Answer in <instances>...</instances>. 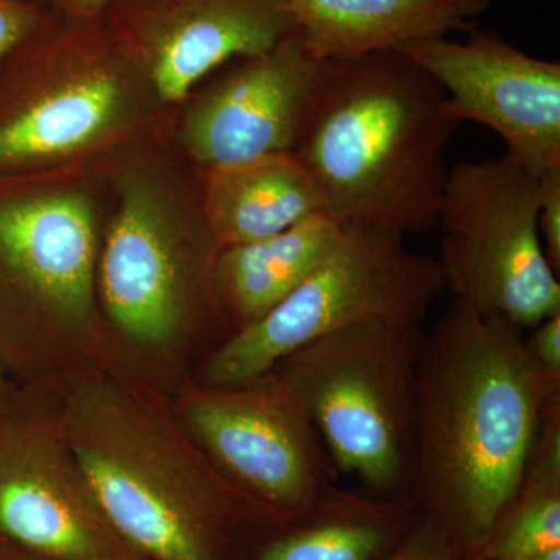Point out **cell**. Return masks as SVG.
I'll list each match as a JSON object with an SVG mask.
<instances>
[{"label":"cell","instance_id":"obj_1","mask_svg":"<svg viewBox=\"0 0 560 560\" xmlns=\"http://www.w3.org/2000/svg\"><path fill=\"white\" fill-rule=\"evenodd\" d=\"M523 337L458 300L423 337L410 499L453 558L455 548L481 555L560 397V375L534 363Z\"/></svg>","mask_w":560,"mask_h":560},{"label":"cell","instance_id":"obj_2","mask_svg":"<svg viewBox=\"0 0 560 560\" xmlns=\"http://www.w3.org/2000/svg\"><path fill=\"white\" fill-rule=\"evenodd\" d=\"M440 84L401 50L324 62L291 153L341 224L422 234L436 228L458 128Z\"/></svg>","mask_w":560,"mask_h":560},{"label":"cell","instance_id":"obj_3","mask_svg":"<svg viewBox=\"0 0 560 560\" xmlns=\"http://www.w3.org/2000/svg\"><path fill=\"white\" fill-rule=\"evenodd\" d=\"M420 324L371 320L294 350L270 371L304 411L338 471L408 495L415 471Z\"/></svg>","mask_w":560,"mask_h":560},{"label":"cell","instance_id":"obj_4","mask_svg":"<svg viewBox=\"0 0 560 560\" xmlns=\"http://www.w3.org/2000/svg\"><path fill=\"white\" fill-rule=\"evenodd\" d=\"M342 226L340 242L298 289L213 350L209 386L256 381L302 346L359 324L422 323L445 291L436 259L416 254L397 232Z\"/></svg>","mask_w":560,"mask_h":560},{"label":"cell","instance_id":"obj_5","mask_svg":"<svg viewBox=\"0 0 560 560\" xmlns=\"http://www.w3.org/2000/svg\"><path fill=\"white\" fill-rule=\"evenodd\" d=\"M539 176L504 153L447 173L436 228L445 291L528 331L560 313V283L541 246Z\"/></svg>","mask_w":560,"mask_h":560},{"label":"cell","instance_id":"obj_6","mask_svg":"<svg viewBox=\"0 0 560 560\" xmlns=\"http://www.w3.org/2000/svg\"><path fill=\"white\" fill-rule=\"evenodd\" d=\"M187 418L224 477L280 511L311 506L335 489L338 469L318 431L270 372L198 390Z\"/></svg>","mask_w":560,"mask_h":560},{"label":"cell","instance_id":"obj_7","mask_svg":"<svg viewBox=\"0 0 560 560\" xmlns=\"http://www.w3.org/2000/svg\"><path fill=\"white\" fill-rule=\"evenodd\" d=\"M436 81L455 120L495 132L536 176L560 168V65L533 57L499 33L415 40L400 49Z\"/></svg>","mask_w":560,"mask_h":560},{"label":"cell","instance_id":"obj_8","mask_svg":"<svg viewBox=\"0 0 560 560\" xmlns=\"http://www.w3.org/2000/svg\"><path fill=\"white\" fill-rule=\"evenodd\" d=\"M102 21L165 101L294 32L287 0H109Z\"/></svg>","mask_w":560,"mask_h":560},{"label":"cell","instance_id":"obj_9","mask_svg":"<svg viewBox=\"0 0 560 560\" xmlns=\"http://www.w3.org/2000/svg\"><path fill=\"white\" fill-rule=\"evenodd\" d=\"M84 411L73 463L113 529L160 560H215L212 511L230 499V490L179 485L164 464L136 448L113 418Z\"/></svg>","mask_w":560,"mask_h":560},{"label":"cell","instance_id":"obj_10","mask_svg":"<svg viewBox=\"0 0 560 560\" xmlns=\"http://www.w3.org/2000/svg\"><path fill=\"white\" fill-rule=\"evenodd\" d=\"M191 106L187 149L209 168L291 153L323 75L296 33L253 57L230 61Z\"/></svg>","mask_w":560,"mask_h":560},{"label":"cell","instance_id":"obj_11","mask_svg":"<svg viewBox=\"0 0 560 560\" xmlns=\"http://www.w3.org/2000/svg\"><path fill=\"white\" fill-rule=\"evenodd\" d=\"M65 18L61 84L0 119V168L83 149L119 116L124 105L121 73L132 61L103 22Z\"/></svg>","mask_w":560,"mask_h":560},{"label":"cell","instance_id":"obj_12","mask_svg":"<svg viewBox=\"0 0 560 560\" xmlns=\"http://www.w3.org/2000/svg\"><path fill=\"white\" fill-rule=\"evenodd\" d=\"M0 533L55 559L121 560L119 534L79 467L33 434L0 445Z\"/></svg>","mask_w":560,"mask_h":560},{"label":"cell","instance_id":"obj_13","mask_svg":"<svg viewBox=\"0 0 560 560\" xmlns=\"http://www.w3.org/2000/svg\"><path fill=\"white\" fill-rule=\"evenodd\" d=\"M109 315L143 342L171 340L184 318V279L167 221L149 187L132 180L110 228L102 264Z\"/></svg>","mask_w":560,"mask_h":560},{"label":"cell","instance_id":"obj_14","mask_svg":"<svg viewBox=\"0 0 560 560\" xmlns=\"http://www.w3.org/2000/svg\"><path fill=\"white\" fill-rule=\"evenodd\" d=\"M94 259V217L83 197L0 202V264L68 319L90 315Z\"/></svg>","mask_w":560,"mask_h":560},{"label":"cell","instance_id":"obj_15","mask_svg":"<svg viewBox=\"0 0 560 560\" xmlns=\"http://www.w3.org/2000/svg\"><path fill=\"white\" fill-rule=\"evenodd\" d=\"M294 33L318 61H348L467 32L492 0H287Z\"/></svg>","mask_w":560,"mask_h":560},{"label":"cell","instance_id":"obj_16","mask_svg":"<svg viewBox=\"0 0 560 560\" xmlns=\"http://www.w3.org/2000/svg\"><path fill=\"white\" fill-rule=\"evenodd\" d=\"M319 212L323 197L293 153L209 168L202 215L219 248L271 237Z\"/></svg>","mask_w":560,"mask_h":560},{"label":"cell","instance_id":"obj_17","mask_svg":"<svg viewBox=\"0 0 560 560\" xmlns=\"http://www.w3.org/2000/svg\"><path fill=\"white\" fill-rule=\"evenodd\" d=\"M345 226L329 213H313L289 230L220 248L212 282L221 304L245 329L301 285L340 242Z\"/></svg>","mask_w":560,"mask_h":560},{"label":"cell","instance_id":"obj_18","mask_svg":"<svg viewBox=\"0 0 560 560\" xmlns=\"http://www.w3.org/2000/svg\"><path fill=\"white\" fill-rule=\"evenodd\" d=\"M416 510L411 499L371 500L335 488L298 510L301 525L265 545L259 560H388L415 529L408 526Z\"/></svg>","mask_w":560,"mask_h":560},{"label":"cell","instance_id":"obj_19","mask_svg":"<svg viewBox=\"0 0 560 560\" xmlns=\"http://www.w3.org/2000/svg\"><path fill=\"white\" fill-rule=\"evenodd\" d=\"M560 547V397L545 412L510 506L477 559L517 560Z\"/></svg>","mask_w":560,"mask_h":560},{"label":"cell","instance_id":"obj_20","mask_svg":"<svg viewBox=\"0 0 560 560\" xmlns=\"http://www.w3.org/2000/svg\"><path fill=\"white\" fill-rule=\"evenodd\" d=\"M537 228L545 256L552 270L560 272V168L539 176Z\"/></svg>","mask_w":560,"mask_h":560},{"label":"cell","instance_id":"obj_21","mask_svg":"<svg viewBox=\"0 0 560 560\" xmlns=\"http://www.w3.org/2000/svg\"><path fill=\"white\" fill-rule=\"evenodd\" d=\"M46 10L38 0H0V60L35 32Z\"/></svg>","mask_w":560,"mask_h":560},{"label":"cell","instance_id":"obj_22","mask_svg":"<svg viewBox=\"0 0 560 560\" xmlns=\"http://www.w3.org/2000/svg\"><path fill=\"white\" fill-rule=\"evenodd\" d=\"M523 337L526 352L540 370L560 375V313L541 320Z\"/></svg>","mask_w":560,"mask_h":560},{"label":"cell","instance_id":"obj_23","mask_svg":"<svg viewBox=\"0 0 560 560\" xmlns=\"http://www.w3.org/2000/svg\"><path fill=\"white\" fill-rule=\"evenodd\" d=\"M388 560H455L447 545L429 523L419 521L407 540Z\"/></svg>","mask_w":560,"mask_h":560},{"label":"cell","instance_id":"obj_24","mask_svg":"<svg viewBox=\"0 0 560 560\" xmlns=\"http://www.w3.org/2000/svg\"><path fill=\"white\" fill-rule=\"evenodd\" d=\"M51 9L73 20L102 22L109 0H50Z\"/></svg>","mask_w":560,"mask_h":560},{"label":"cell","instance_id":"obj_25","mask_svg":"<svg viewBox=\"0 0 560 560\" xmlns=\"http://www.w3.org/2000/svg\"><path fill=\"white\" fill-rule=\"evenodd\" d=\"M517 560H560V547Z\"/></svg>","mask_w":560,"mask_h":560},{"label":"cell","instance_id":"obj_26","mask_svg":"<svg viewBox=\"0 0 560 560\" xmlns=\"http://www.w3.org/2000/svg\"><path fill=\"white\" fill-rule=\"evenodd\" d=\"M38 2H44V0H38Z\"/></svg>","mask_w":560,"mask_h":560}]
</instances>
